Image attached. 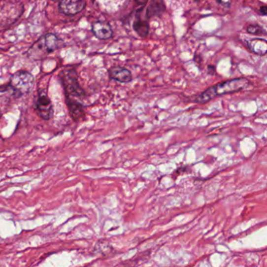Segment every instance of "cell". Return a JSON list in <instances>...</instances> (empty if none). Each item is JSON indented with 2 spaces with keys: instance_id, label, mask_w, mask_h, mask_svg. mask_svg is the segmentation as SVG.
<instances>
[{
  "instance_id": "obj_12",
  "label": "cell",
  "mask_w": 267,
  "mask_h": 267,
  "mask_svg": "<svg viewBox=\"0 0 267 267\" xmlns=\"http://www.w3.org/2000/svg\"><path fill=\"white\" fill-rule=\"evenodd\" d=\"M163 10H164V5H163V0H153L147 9V16L151 17V16L161 14Z\"/></svg>"
},
{
  "instance_id": "obj_3",
  "label": "cell",
  "mask_w": 267,
  "mask_h": 267,
  "mask_svg": "<svg viewBox=\"0 0 267 267\" xmlns=\"http://www.w3.org/2000/svg\"><path fill=\"white\" fill-rule=\"evenodd\" d=\"M34 109L38 116L42 119L49 120L53 117L54 115L53 105L46 92L40 91L38 93L36 100L34 101Z\"/></svg>"
},
{
  "instance_id": "obj_1",
  "label": "cell",
  "mask_w": 267,
  "mask_h": 267,
  "mask_svg": "<svg viewBox=\"0 0 267 267\" xmlns=\"http://www.w3.org/2000/svg\"><path fill=\"white\" fill-rule=\"evenodd\" d=\"M248 84H249V81L245 78H234L232 80L221 82L203 92L202 94L197 98L195 101L200 103H206L217 96L233 94V93L244 90V88H246Z\"/></svg>"
},
{
  "instance_id": "obj_9",
  "label": "cell",
  "mask_w": 267,
  "mask_h": 267,
  "mask_svg": "<svg viewBox=\"0 0 267 267\" xmlns=\"http://www.w3.org/2000/svg\"><path fill=\"white\" fill-rule=\"evenodd\" d=\"M248 47L258 55H265L267 51V42L263 38H253L248 41Z\"/></svg>"
},
{
  "instance_id": "obj_13",
  "label": "cell",
  "mask_w": 267,
  "mask_h": 267,
  "mask_svg": "<svg viewBox=\"0 0 267 267\" xmlns=\"http://www.w3.org/2000/svg\"><path fill=\"white\" fill-rule=\"evenodd\" d=\"M248 33L255 34H266V30L260 25H250L247 29Z\"/></svg>"
},
{
  "instance_id": "obj_16",
  "label": "cell",
  "mask_w": 267,
  "mask_h": 267,
  "mask_svg": "<svg viewBox=\"0 0 267 267\" xmlns=\"http://www.w3.org/2000/svg\"><path fill=\"white\" fill-rule=\"evenodd\" d=\"M138 2H139V3H145V2H147V0H138Z\"/></svg>"
},
{
  "instance_id": "obj_14",
  "label": "cell",
  "mask_w": 267,
  "mask_h": 267,
  "mask_svg": "<svg viewBox=\"0 0 267 267\" xmlns=\"http://www.w3.org/2000/svg\"><path fill=\"white\" fill-rule=\"evenodd\" d=\"M217 2L225 7H229L231 6V0H217Z\"/></svg>"
},
{
  "instance_id": "obj_11",
  "label": "cell",
  "mask_w": 267,
  "mask_h": 267,
  "mask_svg": "<svg viewBox=\"0 0 267 267\" xmlns=\"http://www.w3.org/2000/svg\"><path fill=\"white\" fill-rule=\"evenodd\" d=\"M67 105H68L69 111L71 113V117L74 121L79 120L84 115V111L80 103L72 100H69Z\"/></svg>"
},
{
  "instance_id": "obj_8",
  "label": "cell",
  "mask_w": 267,
  "mask_h": 267,
  "mask_svg": "<svg viewBox=\"0 0 267 267\" xmlns=\"http://www.w3.org/2000/svg\"><path fill=\"white\" fill-rule=\"evenodd\" d=\"M63 82H65V88L69 95L82 97L84 94L80 86H78L75 78H73L71 75L65 77V80H63Z\"/></svg>"
},
{
  "instance_id": "obj_10",
  "label": "cell",
  "mask_w": 267,
  "mask_h": 267,
  "mask_svg": "<svg viewBox=\"0 0 267 267\" xmlns=\"http://www.w3.org/2000/svg\"><path fill=\"white\" fill-rule=\"evenodd\" d=\"M134 30L137 33L139 36L146 38L149 32V25L147 21H143L140 16L135 17L134 24Z\"/></svg>"
},
{
  "instance_id": "obj_7",
  "label": "cell",
  "mask_w": 267,
  "mask_h": 267,
  "mask_svg": "<svg viewBox=\"0 0 267 267\" xmlns=\"http://www.w3.org/2000/svg\"><path fill=\"white\" fill-rule=\"evenodd\" d=\"M108 72L111 79L122 82V83H128L132 80V74L128 69L125 67L115 66L109 69Z\"/></svg>"
},
{
  "instance_id": "obj_6",
  "label": "cell",
  "mask_w": 267,
  "mask_h": 267,
  "mask_svg": "<svg viewBox=\"0 0 267 267\" xmlns=\"http://www.w3.org/2000/svg\"><path fill=\"white\" fill-rule=\"evenodd\" d=\"M92 31L94 35L99 39H108L113 35V31L111 26L104 21H98L93 25Z\"/></svg>"
},
{
  "instance_id": "obj_4",
  "label": "cell",
  "mask_w": 267,
  "mask_h": 267,
  "mask_svg": "<svg viewBox=\"0 0 267 267\" xmlns=\"http://www.w3.org/2000/svg\"><path fill=\"white\" fill-rule=\"evenodd\" d=\"M37 50L43 54H49L55 51L64 46V43L59 38L54 34H47L40 38L35 43Z\"/></svg>"
},
{
  "instance_id": "obj_15",
  "label": "cell",
  "mask_w": 267,
  "mask_h": 267,
  "mask_svg": "<svg viewBox=\"0 0 267 267\" xmlns=\"http://www.w3.org/2000/svg\"><path fill=\"white\" fill-rule=\"evenodd\" d=\"M267 6H262L261 8H260V14H262V15H267Z\"/></svg>"
},
{
  "instance_id": "obj_2",
  "label": "cell",
  "mask_w": 267,
  "mask_h": 267,
  "mask_svg": "<svg viewBox=\"0 0 267 267\" xmlns=\"http://www.w3.org/2000/svg\"><path fill=\"white\" fill-rule=\"evenodd\" d=\"M34 84V77L27 71H18L13 74L10 86L15 95L22 96L29 94Z\"/></svg>"
},
{
  "instance_id": "obj_5",
  "label": "cell",
  "mask_w": 267,
  "mask_h": 267,
  "mask_svg": "<svg viewBox=\"0 0 267 267\" xmlns=\"http://www.w3.org/2000/svg\"><path fill=\"white\" fill-rule=\"evenodd\" d=\"M86 6L85 0H61L60 10L67 15H74L82 11Z\"/></svg>"
}]
</instances>
